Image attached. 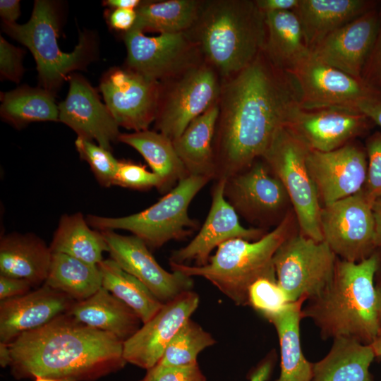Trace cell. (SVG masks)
<instances>
[{
	"instance_id": "cell-1",
	"label": "cell",
	"mask_w": 381,
	"mask_h": 381,
	"mask_svg": "<svg viewBox=\"0 0 381 381\" xmlns=\"http://www.w3.org/2000/svg\"><path fill=\"white\" fill-rule=\"evenodd\" d=\"M298 107L290 78L263 51L224 80L213 139L214 180L227 179L262 157Z\"/></svg>"
},
{
	"instance_id": "cell-2",
	"label": "cell",
	"mask_w": 381,
	"mask_h": 381,
	"mask_svg": "<svg viewBox=\"0 0 381 381\" xmlns=\"http://www.w3.org/2000/svg\"><path fill=\"white\" fill-rule=\"evenodd\" d=\"M8 345L11 372L18 379L40 376L57 381H94L126 363L123 341L68 314L23 333Z\"/></svg>"
},
{
	"instance_id": "cell-3",
	"label": "cell",
	"mask_w": 381,
	"mask_h": 381,
	"mask_svg": "<svg viewBox=\"0 0 381 381\" xmlns=\"http://www.w3.org/2000/svg\"><path fill=\"white\" fill-rule=\"evenodd\" d=\"M377 254L358 262L338 258L330 282L302 308L322 339L346 337L370 344L380 330L375 277Z\"/></svg>"
},
{
	"instance_id": "cell-4",
	"label": "cell",
	"mask_w": 381,
	"mask_h": 381,
	"mask_svg": "<svg viewBox=\"0 0 381 381\" xmlns=\"http://www.w3.org/2000/svg\"><path fill=\"white\" fill-rule=\"evenodd\" d=\"M185 32L224 81L263 51L265 16L255 0H202L197 19Z\"/></svg>"
},
{
	"instance_id": "cell-5",
	"label": "cell",
	"mask_w": 381,
	"mask_h": 381,
	"mask_svg": "<svg viewBox=\"0 0 381 381\" xmlns=\"http://www.w3.org/2000/svg\"><path fill=\"white\" fill-rule=\"evenodd\" d=\"M291 217L287 213L280 223L257 241L233 238L221 244L207 265L169 263L172 271L205 278L236 306H248L250 286L262 277L277 278L274 255L289 236Z\"/></svg>"
},
{
	"instance_id": "cell-6",
	"label": "cell",
	"mask_w": 381,
	"mask_h": 381,
	"mask_svg": "<svg viewBox=\"0 0 381 381\" xmlns=\"http://www.w3.org/2000/svg\"><path fill=\"white\" fill-rule=\"evenodd\" d=\"M60 20L55 2L37 0L26 23L3 24L4 32L30 49L36 61L40 83L52 93L72 71L83 69L95 53V41L87 32L81 33L73 52H62L57 41Z\"/></svg>"
},
{
	"instance_id": "cell-7",
	"label": "cell",
	"mask_w": 381,
	"mask_h": 381,
	"mask_svg": "<svg viewBox=\"0 0 381 381\" xmlns=\"http://www.w3.org/2000/svg\"><path fill=\"white\" fill-rule=\"evenodd\" d=\"M210 181L205 176H188L143 211L121 217L90 214L86 220L90 226L100 231H128L148 247L159 248L169 241L186 238L198 229L199 224L189 217L188 209Z\"/></svg>"
},
{
	"instance_id": "cell-8",
	"label": "cell",
	"mask_w": 381,
	"mask_h": 381,
	"mask_svg": "<svg viewBox=\"0 0 381 381\" xmlns=\"http://www.w3.org/2000/svg\"><path fill=\"white\" fill-rule=\"evenodd\" d=\"M310 150L300 137L285 126L277 132L261 158L284 185L293 205L301 234L315 241H322L320 224L322 207L307 167Z\"/></svg>"
},
{
	"instance_id": "cell-9",
	"label": "cell",
	"mask_w": 381,
	"mask_h": 381,
	"mask_svg": "<svg viewBox=\"0 0 381 381\" xmlns=\"http://www.w3.org/2000/svg\"><path fill=\"white\" fill-rule=\"evenodd\" d=\"M222 80L202 61L184 73L160 83L155 128L171 140L178 138L198 116L217 104Z\"/></svg>"
},
{
	"instance_id": "cell-10",
	"label": "cell",
	"mask_w": 381,
	"mask_h": 381,
	"mask_svg": "<svg viewBox=\"0 0 381 381\" xmlns=\"http://www.w3.org/2000/svg\"><path fill=\"white\" fill-rule=\"evenodd\" d=\"M338 257L325 241L290 235L273 257L277 282L289 303L318 294L332 279Z\"/></svg>"
},
{
	"instance_id": "cell-11",
	"label": "cell",
	"mask_w": 381,
	"mask_h": 381,
	"mask_svg": "<svg viewBox=\"0 0 381 381\" xmlns=\"http://www.w3.org/2000/svg\"><path fill=\"white\" fill-rule=\"evenodd\" d=\"M293 83L299 107L357 111L358 104L380 94L362 79L354 78L313 57L310 52L284 71Z\"/></svg>"
},
{
	"instance_id": "cell-12",
	"label": "cell",
	"mask_w": 381,
	"mask_h": 381,
	"mask_svg": "<svg viewBox=\"0 0 381 381\" xmlns=\"http://www.w3.org/2000/svg\"><path fill=\"white\" fill-rule=\"evenodd\" d=\"M372 205L361 189L322 207L320 224L323 241L339 259L358 262L373 254L377 245Z\"/></svg>"
},
{
	"instance_id": "cell-13",
	"label": "cell",
	"mask_w": 381,
	"mask_h": 381,
	"mask_svg": "<svg viewBox=\"0 0 381 381\" xmlns=\"http://www.w3.org/2000/svg\"><path fill=\"white\" fill-rule=\"evenodd\" d=\"M126 68L163 83L203 61L197 44L186 32L147 36L131 29L124 34Z\"/></svg>"
},
{
	"instance_id": "cell-14",
	"label": "cell",
	"mask_w": 381,
	"mask_h": 381,
	"mask_svg": "<svg viewBox=\"0 0 381 381\" xmlns=\"http://www.w3.org/2000/svg\"><path fill=\"white\" fill-rule=\"evenodd\" d=\"M224 195L238 215L260 226L280 222L290 202L284 185L261 157L226 179Z\"/></svg>"
},
{
	"instance_id": "cell-15",
	"label": "cell",
	"mask_w": 381,
	"mask_h": 381,
	"mask_svg": "<svg viewBox=\"0 0 381 381\" xmlns=\"http://www.w3.org/2000/svg\"><path fill=\"white\" fill-rule=\"evenodd\" d=\"M105 104L119 126L134 132L147 130L155 121L160 83L127 68H114L102 78Z\"/></svg>"
},
{
	"instance_id": "cell-16",
	"label": "cell",
	"mask_w": 381,
	"mask_h": 381,
	"mask_svg": "<svg viewBox=\"0 0 381 381\" xmlns=\"http://www.w3.org/2000/svg\"><path fill=\"white\" fill-rule=\"evenodd\" d=\"M100 231L107 243L111 258L141 282L162 303L192 291V277L162 268L140 238L134 235L123 236L111 230Z\"/></svg>"
},
{
	"instance_id": "cell-17",
	"label": "cell",
	"mask_w": 381,
	"mask_h": 381,
	"mask_svg": "<svg viewBox=\"0 0 381 381\" xmlns=\"http://www.w3.org/2000/svg\"><path fill=\"white\" fill-rule=\"evenodd\" d=\"M199 296L188 291L163 304L159 310L123 342L126 363L148 370L158 363L180 328L199 305Z\"/></svg>"
},
{
	"instance_id": "cell-18",
	"label": "cell",
	"mask_w": 381,
	"mask_h": 381,
	"mask_svg": "<svg viewBox=\"0 0 381 381\" xmlns=\"http://www.w3.org/2000/svg\"><path fill=\"white\" fill-rule=\"evenodd\" d=\"M226 179L215 180L212 189V203L200 230L186 246L172 252L169 263L203 266L208 263L216 247L233 238L257 241L267 233L261 228H246L224 195Z\"/></svg>"
},
{
	"instance_id": "cell-19",
	"label": "cell",
	"mask_w": 381,
	"mask_h": 381,
	"mask_svg": "<svg viewBox=\"0 0 381 381\" xmlns=\"http://www.w3.org/2000/svg\"><path fill=\"white\" fill-rule=\"evenodd\" d=\"M307 167L324 206L360 191L367 176L364 152L349 143L329 152L310 150Z\"/></svg>"
},
{
	"instance_id": "cell-20",
	"label": "cell",
	"mask_w": 381,
	"mask_h": 381,
	"mask_svg": "<svg viewBox=\"0 0 381 381\" xmlns=\"http://www.w3.org/2000/svg\"><path fill=\"white\" fill-rule=\"evenodd\" d=\"M379 23L380 13L370 8L329 34L310 52L318 61L361 79L376 38Z\"/></svg>"
},
{
	"instance_id": "cell-21",
	"label": "cell",
	"mask_w": 381,
	"mask_h": 381,
	"mask_svg": "<svg viewBox=\"0 0 381 381\" xmlns=\"http://www.w3.org/2000/svg\"><path fill=\"white\" fill-rule=\"evenodd\" d=\"M69 79L68 95L59 105V121L72 128L78 138L94 140L110 150L121 135L119 126L85 78L73 74Z\"/></svg>"
},
{
	"instance_id": "cell-22",
	"label": "cell",
	"mask_w": 381,
	"mask_h": 381,
	"mask_svg": "<svg viewBox=\"0 0 381 381\" xmlns=\"http://www.w3.org/2000/svg\"><path fill=\"white\" fill-rule=\"evenodd\" d=\"M75 301L44 284L24 295L0 302V340L9 344L19 335L38 329L67 314Z\"/></svg>"
},
{
	"instance_id": "cell-23",
	"label": "cell",
	"mask_w": 381,
	"mask_h": 381,
	"mask_svg": "<svg viewBox=\"0 0 381 381\" xmlns=\"http://www.w3.org/2000/svg\"><path fill=\"white\" fill-rule=\"evenodd\" d=\"M366 119L356 111L335 108L306 110L298 107L286 126L310 150L329 152L343 146L360 133Z\"/></svg>"
},
{
	"instance_id": "cell-24",
	"label": "cell",
	"mask_w": 381,
	"mask_h": 381,
	"mask_svg": "<svg viewBox=\"0 0 381 381\" xmlns=\"http://www.w3.org/2000/svg\"><path fill=\"white\" fill-rule=\"evenodd\" d=\"M67 314L90 327L112 334L123 342L140 329L142 322L132 309L102 286L87 299L75 301Z\"/></svg>"
},
{
	"instance_id": "cell-25",
	"label": "cell",
	"mask_w": 381,
	"mask_h": 381,
	"mask_svg": "<svg viewBox=\"0 0 381 381\" xmlns=\"http://www.w3.org/2000/svg\"><path fill=\"white\" fill-rule=\"evenodd\" d=\"M52 254L50 248L35 235L4 236L0 241V273L40 284L47 279Z\"/></svg>"
},
{
	"instance_id": "cell-26",
	"label": "cell",
	"mask_w": 381,
	"mask_h": 381,
	"mask_svg": "<svg viewBox=\"0 0 381 381\" xmlns=\"http://www.w3.org/2000/svg\"><path fill=\"white\" fill-rule=\"evenodd\" d=\"M364 0H299L294 11L310 50L323 38L368 10Z\"/></svg>"
},
{
	"instance_id": "cell-27",
	"label": "cell",
	"mask_w": 381,
	"mask_h": 381,
	"mask_svg": "<svg viewBox=\"0 0 381 381\" xmlns=\"http://www.w3.org/2000/svg\"><path fill=\"white\" fill-rule=\"evenodd\" d=\"M375 356L370 344L336 338L328 353L313 363L311 381H373L369 368Z\"/></svg>"
},
{
	"instance_id": "cell-28",
	"label": "cell",
	"mask_w": 381,
	"mask_h": 381,
	"mask_svg": "<svg viewBox=\"0 0 381 381\" xmlns=\"http://www.w3.org/2000/svg\"><path fill=\"white\" fill-rule=\"evenodd\" d=\"M218 102L195 119L176 139L174 147L188 176L214 179L213 139Z\"/></svg>"
},
{
	"instance_id": "cell-29",
	"label": "cell",
	"mask_w": 381,
	"mask_h": 381,
	"mask_svg": "<svg viewBox=\"0 0 381 381\" xmlns=\"http://www.w3.org/2000/svg\"><path fill=\"white\" fill-rule=\"evenodd\" d=\"M306 299L289 303L280 313L267 320L274 327L279 341L280 373L275 381H311L313 363L303 353L300 323Z\"/></svg>"
},
{
	"instance_id": "cell-30",
	"label": "cell",
	"mask_w": 381,
	"mask_h": 381,
	"mask_svg": "<svg viewBox=\"0 0 381 381\" xmlns=\"http://www.w3.org/2000/svg\"><path fill=\"white\" fill-rule=\"evenodd\" d=\"M119 141L132 147L143 157L152 172L161 179L160 193H167L180 181L188 176L172 140L164 134L147 129L121 133Z\"/></svg>"
},
{
	"instance_id": "cell-31",
	"label": "cell",
	"mask_w": 381,
	"mask_h": 381,
	"mask_svg": "<svg viewBox=\"0 0 381 381\" xmlns=\"http://www.w3.org/2000/svg\"><path fill=\"white\" fill-rule=\"evenodd\" d=\"M265 16L263 52L275 66L286 71L310 52L300 21L293 11L267 13Z\"/></svg>"
},
{
	"instance_id": "cell-32",
	"label": "cell",
	"mask_w": 381,
	"mask_h": 381,
	"mask_svg": "<svg viewBox=\"0 0 381 381\" xmlns=\"http://www.w3.org/2000/svg\"><path fill=\"white\" fill-rule=\"evenodd\" d=\"M88 225L80 212L62 216L49 247L52 253H64L97 265L104 260L103 252H108V246L101 231Z\"/></svg>"
},
{
	"instance_id": "cell-33",
	"label": "cell",
	"mask_w": 381,
	"mask_h": 381,
	"mask_svg": "<svg viewBox=\"0 0 381 381\" xmlns=\"http://www.w3.org/2000/svg\"><path fill=\"white\" fill-rule=\"evenodd\" d=\"M202 0L142 1L132 29L142 32H185L194 24Z\"/></svg>"
},
{
	"instance_id": "cell-34",
	"label": "cell",
	"mask_w": 381,
	"mask_h": 381,
	"mask_svg": "<svg viewBox=\"0 0 381 381\" xmlns=\"http://www.w3.org/2000/svg\"><path fill=\"white\" fill-rule=\"evenodd\" d=\"M44 284L80 301L102 287V275L97 265L64 253H52Z\"/></svg>"
},
{
	"instance_id": "cell-35",
	"label": "cell",
	"mask_w": 381,
	"mask_h": 381,
	"mask_svg": "<svg viewBox=\"0 0 381 381\" xmlns=\"http://www.w3.org/2000/svg\"><path fill=\"white\" fill-rule=\"evenodd\" d=\"M97 266L102 275V286L132 309L143 324L163 306L141 282L111 258L103 260Z\"/></svg>"
},
{
	"instance_id": "cell-36",
	"label": "cell",
	"mask_w": 381,
	"mask_h": 381,
	"mask_svg": "<svg viewBox=\"0 0 381 381\" xmlns=\"http://www.w3.org/2000/svg\"><path fill=\"white\" fill-rule=\"evenodd\" d=\"M1 116L17 127L31 122L56 121L59 106L49 91L23 86L3 95Z\"/></svg>"
},
{
	"instance_id": "cell-37",
	"label": "cell",
	"mask_w": 381,
	"mask_h": 381,
	"mask_svg": "<svg viewBox=\"0 0 381 381\" xmlns=\"http://www.w3.org/2000/svg\"><path fill=\"white\" fill-rule=\"evenodd\" d=\"M214 343L210 333L189 319L171 339L157 364L174 366L198 363V354Z\"/></svg>"
},
{
	"instance_id": "cell-38",
	"label": "cell",
	"mask_w": 381,
	"mask_h": 381,
	"mask_svg": "<svg viewBox=\"0 0 381 381\" xmlns=\"http://www.w3.org/2000/svg\"><path fill=\"white\" fill-rule=\"evenodd\" d=\"M289 303L277 278H260L249 288L248 306L267 320L282 311Z\"/></svg>"
},
{
	"instance_id": "cell-39",
	"label": "cell",
	"mask_w": 381,
	"mask_h": 381,
	"mask_svg": "<svg viewBox=\"0 0 381 381\" xmlns=\"http://www.w3.org/2000/svg\"><path fill=\"white\" fill-rule=\"evenodd\" d=\"M75 145L80 158L88 163L100 185L105 187L114 185L119 160L110 150L78 137Z\"/></svg>"
},
{
	"instance_id": "cell-40",
	"label": "cell",
	"mask_w": 381,
	"mask_h": 381,
	"mask_svg": "<svg viewBox=\"0 0 381 381\" xmlns=\"http://www.w3.org/2000/svg\"><path fill=\"white\" fill-rule=\"evenodd\" d=\"M114 185L136 190H146L153 187L159 190L161 179L155 173L147 171L145 166L122 160L119 161Z\"/></svg>"
},
{
	"instance_id": "cell-41",
	"label": "cell",
	"mask_w": 381,
	"mask_h": 381,
	"mask_svg": "<svg viewBox=\"0 0 381 381\" xmlns=\"http://www.w3.org/2000/svg\"><path fill=\"white\" fill-rule=\"evenodd\" d=\"M143 381H206L198 363L185 365L157 364L147 370Z\"/></svg>"
},
{
	"instance_id": "cell-42",
	"label": "cell",
	"mask_w": 381,
	"mask_h": 381,
	"mask_svg": "<svg viewBox=\"0 0 381 381\" xmlns=\"http://www.w3.org/2000/svg\"><path fill=\"white\" fill-rule=\"evenodd\" d=\"M368 164L365 193L373 202L381 198V137L372 138L368 143Z\"/></svg>"
},
{
	"instance_id": "cell-43",
	"label": "cell",
	"mask_w": 381,
	"mask_h": 381,
	"mask_svg": "<svg viewBox=\"0 0 381 381\" xmlns=\"http://www.w3.org/2000/svg\"><path fill=\"white\" fill-rule=\"evenodd\" d=\"M23 51L0 37V73L1 78L16 83L21 79Z\"/></svg>"
},
{
	"instance_id": "cell-44",
	"label": "cell",
	"mask_w": 381,
	"mask_h": 381,
	"mask_svg": "<svg viewBox=\"0 0 381 381\" xmlns=\"http://www.w3.org/2000/svg\"><path fill=\"white\" fill-rule=\"evenodd\" d=\"M361 79L381 93V12L376 38L361 74Z\"/></svg>"
},
{
	"instance_id": "cell-45",
	"label": "cell",
	"mask_w": 381,
	"mask_h": 381,
	"mask_svg": "<svg viewBox=\"0 0 381 381\" xmlns=\"http://www.w3.org/2000/svg\"><path fill=\"white\" fill-rule=\"evenodd\" d=\"M32 284L23 279L0 274V300L19 296L30 292Z\"/></svg>"
},
{
	"instance_id": "cell-46",
	"label": "cell",
	"mask_w": 381,
	"mask_h": 381,
	"mask_svg": "<svg viewBox=\"0 0 381 381\" xmlns=\"http://www.w3.org/2000/svg\"><path fill=\"white\" fill-rule=\"evenodd\" d=\"M136 16L135 10L115 8L109 16L110 25L117 30L126 32L133 27Z\"/></svg>"
},
{
	"instance_id": "cell-47",
	"label": "cell",
	"mask_w": 381,
	"mask_h": 381,
	"mask_svg": "<svg viewBox=\"0 0 381 381\" xmlns=\"http://www.w3.org/2000/svg\"><path fill=\"white\" fill-rule=\"evenodd\" d=\"M257 6L264 13L294 11L299 0H255Z\"/></svg>"
},
{
	"instance_id": "cell-48",
	"label": "cell",
	"mask_w": 381,
	"mask_h": 381,
	"mask_svg": "<svg viewBox=\"0 0 381 381\" xmlns=\"http://www.w3.org/2000/svg\"><path fill=\"white\" fill-rule=\"evenodd\" d=\"M357 111L381 127V99L375 97L363 99L358 104Z\"/></svg>"
},
{
	"instance_id": "cell-49",
	"label": "cell",
	"mask_w": 381,
	"mask_h": 381,
	"mask_svg": "<svg viewBox=\"0 0 381 381\" xmlns=\"http://www.w3.org/2000/svg\"><path fill=\"white\" fill-rule=\"evenodd\" d=\"M275 360V354H268L252 372L250 381H267L270 377Z\"/></svg>"
},
{
	"instance_id": "cell-50",
	"label": "cell",
	"mask_w": 381,
	"mask_h": 381,
	"mask_svg": "<svg viewBox=\"0 0 381 381\" xmlns=\"http://www.w3.org/2000/svg\"><path fill=\"white\" fill-rule=\"evenodd\" d=\"M20 13V1L18 0L0 1V15L4 23H16Z\"/></svg>"
},
{
	"instance_id": "cell-51",
	"label": "cell",
	"mask_w": 381,
	"mask_h": 381,
	"mask_svg": "<svg viewBox=\"0 0 381 381\" xmlns=\"http://www.w3.org/2000/svg\"><path fill=\"white\" fill-rule=\"evenodd\" d=\"M372 210L375 221L376 245L381 246V198L373 202Z\"/></svg>"
},
{
	"instance_id": "cell-52",
	"label": "cell",
	"mask_w": 381,
	"mask_h": 381,
	"mask_svg": "<svg viewBox=\"0 0 381 381\" xmlns=\"http://www.w3.org/2000/svg\"><path fill=\"white\" fill-rule=\"evenodd\" d=\"M140 0H107L104 2V5L115 8L136 10L141 4Z\"/></svg>"
},
{
	"instance_id": "cell-53",
	"label": "cell",
	"mask_w": 381,
	"mask_h": 381,
	"mask_svg": "<svg viewBox=\"0 0 381 381\" xmlns=\"http://www.w3.org/2000/svg\"><path fill=\"white\" fill-rule=\"evenodd\" d=\"M11 352L8 344L0 342V364L3 368L10 365Z\"/></svg>"
},
{
	"instance_id": "cell-54",
	"label": "cell",
	"mask_w": 381,
	"mask_h": 381,
	"mask_svg": "<svg viewBox=\"0 0 381 381\" xmlns=\"http://www.w3.org/2000/svg\"><path fill=\"white\" fill-rule=\"evenodd\" d=\"M370 345L375 352V356H381V329Z\"/></svg>"
},
{
	"instance_id": "cell-55",
	"label": "cell",
	"mask_w": 381,
	"mask_h": 381,
	"mask_svg": "<svg viewBox=\"0 0 381 381\" xmlns=\"http://www.w3.org/2000/svg\"><path fill=\"white\" fill-rule=\"evenodd\" d=\"M375 287L378 296V317H379V323L380 328L381 329V277L380 278L378 282L375 284Z\"/></svg>"
},
{
	"instance_id": "cell-56",
	"label": "cell",
	"mask_w": 381,
	"mask_h": 381,
	"mask_svg": "<svg viewBox=\"0 0 381 381\" xmlns=\"http://www.w3.org/2000/svg\"><path fill=\"white\" fill-rule=\"evenodd\" d=\"M35 381H57V380L51 379V378L37 376L35 377Z\"/></svg>"
},
{
	"instance_id": "cell-57",
	"label": "cell",
	"mask_w": 381,
	"mask_h": 381,
	"mask_svg": "<svg viewBox=\"0 0 381 381\" xmlns=\"http://www.w3.org/2000/svg\"><path fill=\"white\" fill-rule=\"evenodd\" d=\"M140 381H143V380H140Z\"/></svg>"
}]
</instances>
